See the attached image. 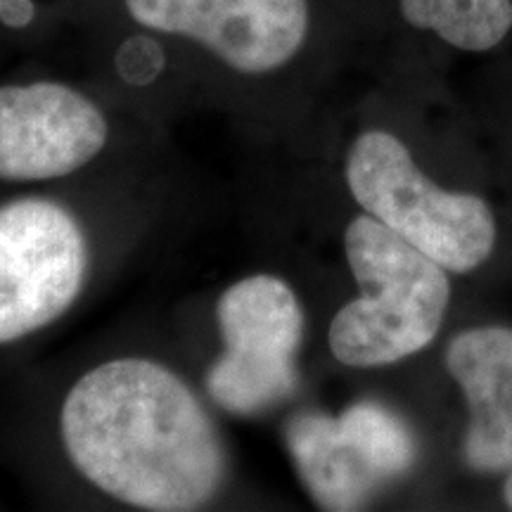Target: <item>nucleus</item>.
I'll return each mask as SVG.
<instances>
[{"label":"nucleus","mask_w":512,"mask_h":512,"mask_svg":"<svg viewBox=\"0 0 512 512\" xmlns=\"http://www.w3.org/2000/svg\"><path fill=\"white\" fill-rule=\"evenodd\" d=\"M60 439L88 484L138 510H202L228 477L226 444L200 396L152 358L83 373L62 401Z\"/></svg>","instance_id":"nucleus-1"},{"label":"nucleus","mask_w":512,"mask_h":512,"mask_svg":"<svg viewBox=\"0 0 512 512\" xmlns=\"http://www.w3.org/2000/svg\"><path fill=\"white\" fill-rule=\"evenodd\" d=\"M344 249L361 297L332 318V356L349 368H380L425 349L451 299L446 268L370 214L349 223Z\"/></svg>","instance_id":"nucleus-2"},{"label":"nucleus","mask_w":512,"mask_h":512,"mask_svg":"<svg viewBox=\"0 0 512 512\" xmlns=\"http://www.w3.org/2000/svg\"><path fill=\"white\" fill-rule=\"evenodd\" d=\"M347 185L366 214L453 273L484 264L496 221L484 200L434 185L408 147L387 131H366L351 145Z\"/></svg>","instance_id":"nucleus-3"},{"label":"nucleus","mask_w":512,"mask_h":512,"mask_svg":"<svg viewBox=\"0 0 512 512\" xmlns=\"http://www.w3.org/2000/svg\"><path fill=\"white\" fill-rule=\"evenodd\" d=\"M221 356L207 373V392L223 411L256 415L297 389V351L304 311L283 278L254 273L223 290L216 304Z\"/></svg>","instance_id":"nucleus-4"},{"label":"nucleus","mask_w":512,"mask_h":512,"mask_svg":"<svg viewBox=\"0 0 512 512\" xmlns=\"http://www.w3.org/2000/svg\"><path fill=\"white\" fill-rule=\"evenodd\" d=\"M88 242L69 209L46 197L0 207V347L53 325L86 285Z\"/></svg>","instance_id":"nucleus-5"},{"label":"nucleus","mask_w":512,"mask_h":512,"mask_svg":"<svg viewBox=\"0 0 512 512\" xmlns=\"http://www.w3.org/2000/svg\"><path fill=\"white\" fill-rule=\"evenodd\" d=\"M152 34L195 43L242 76H266L302 53L309 0H124Z\"/></svg>","instance_id":"nucleus-6"},{"label":"nucleus","mask_w":512,"mask_h":512,"mask_svg":"<svg viewBox=\"0 0 512 512\" xmlns=\"http://www.w3.org/2000/svg\"><path fill=\"white\" fill-rule=\"evenodd\" d=\"M110 140L95 100L60 81L0 86V181L38 183L72 176Z\"/></svg>","instance_id":"nucleus-7"},{"label":"nucleus","mask_w":512,"mask_h":512,"mask_svg":"<svg viewBox=\"0 0 512 512\" xmlns=\"http://www.w3.org/2000/svg\"><path fill=\"white\" fill-rule=\"evenodd\" d=\"M446 366L470 406L465 458L475 470L512 465V330L475 328L453 339Z\"/></svg>","instance_id":"nucleus-8"},{"label":"nucleus","mask_w":512,"mask_h":512,"mask_svg":"<svg viewBox=\"0 0 512 512\" xmlns=\"http://www.w3.org/2000/svg\"><path fill=\"white\" fill-rule=\"evenodd\" d=\"M285 441L299 477L323 510H358L380 484L339 430L337 418L294 415L285 427Z\"/></svg>","instance_id":"nucleus-9"},{"label":"nucleus","mask_w":512,"mask_h":512,"mask_svg":"<svg viewBox=\"0 0 512 512\" xmlns=\"http://www.w3.org/2000/svg\"><path fill=\"white\" fill-rule=\"evenodd\" d=\"M399 8L415 29L470 53L496 48L512 27V0H399Z\"/></svg>","instance_id":"nucleus-10"},{"label":"nucleus","mask_w":512,"mask_h":512,"mask_svg":"<svg viewBox=\"0 0 512 512\" xmlns=\"http://www.w3.org/2000/svg\"><path fill=\"white\" fill-rule=\"evenodd\" d=\"M339 430L356 448L370 472L384 482L403 475L415 463V439L399 415L373 401L349 406L337 418Z\"/></svg>","instance_id":"nucleus-11"},{"label":"nucleus","mask_w":512,"mask_h":512,"mask_svg":"<svg viewBox=\"0 0 512 512\" xmlns=\"http://www.w3.org/2000/svg\"><path fill=\"white\" fill-rule=\"evenodd\" d=\"M503 496H505V503H508V508L512 510V475H510L508 482H505V491H503Z\"/></svg>","instance_id":"nucleus-12"}]
</instances>
